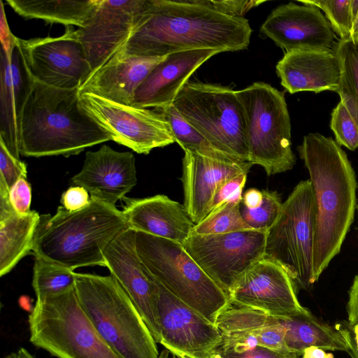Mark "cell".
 <instances>
[{
  "label": "cell",
  "instance_id": "cell-28",
  "mask_svg": "<svg viewBox=\"0 0 358 358\" xmlns=\"http://www.w3.org/2000/svg\"><path fill=\"white\" fill-rule=\"evenodd\" d=\"M40 215L35 210L18 214L8 196H0V276L8 273L32 252L34 234Z\"/></svg>",
  "mask_w": 358,
  "mask_h": 358
},
{
  "label": "cell",
  "instance_id": "cell-36",
  "mask_svg": "<svg viewBox=\"0 0 358 358\" xmlns=\"http://www.w3.org/2000/svg\"><path fill=\"white\" fill-rule=\"evenodd\" d=\"M209 358H291L280 352L222 336Z\"/></svg>",
  "mask_w": 358,
  "mask_h": 358
},
{
  "label": "cell",
  "instance_id": "cell-41",
  "mask_svg": "<svg viewBox=\"0 0 358 358\" xmlns=\"http://www.w3.org/2000/svg\"><path fill=\"white\" fill-rule=\"evenodd\" d=\"M8 199L10 203L18 214L29 212L31 202V187L27 178H22L11 187Z\"/></svg>",
  "mask_w": 358,
  "mask_h": 358
},
{
  "label": "cell",
  "instance_id": "cell-46",
  "mask_svg": "<svg viewBox=\"0 0 358 358\" xmlns=\"http://www.w3.org/2000/svg\"><path fill=\"white\" fill-rule=\"evenodd\" d=\"M352 13L351 39L358 38V0H350Z\"/></svg>",
  "mask_w": 358,
  "mask_h": 358
},
{
  "label": "cell",
  "instance_id": "cell-17",
  "mask_svg": "<svg viewBox=\"0 0 358 358\" xmlns=\"http://www.w3.org/2000/svg\"><path fill=\"white\" fill-rule=\"evenodd\" d=\"M105 266L135 305L154 339L160 343L156 308V284L143 266L136 250L134 231L127 229L103 251Z\"/></svg>",
  "mask_w": 358,
  "mask_h": 358
},
{
  "label": "cell",
  "instance_id": "cell-15",
  "mask_svg": "<svg viewBox=\"0 0 358 358\" xmlns=\"http://www.w3.org/2000/svg\"><path fill=\"white\" fill-rule=\"evenodd\" d=\"M231 306L250 308L273 316L305 313L296 287L285 269L264 257L252 265L232 286L228 294Z\"/></svg>",
  "mask_w": 358,
  "mask_h": 358
},
{
  "label": "cell",
  "instance_id": "cell-38",
  "mask_svg": "<svg viewBox=\"0 0 358 358\" xmlns=\"http://www.w3.org/2000/svg\"><path fill=\"white\" fill-rule=\"evenodd\" d=\"M27 165L15 158L0 140V196L7 197L11 187L20 178H27Z\"/></svg>",
  "mask_w": 358,
  "mask_h": 358
},
{
  "label": "cell",
  "instance_id": "cell-39",
  "mask_svg": "<svg viewBox=\"0 0 358 358\" xmlns=\"http://www.w3.org/2000/svg\"><path fill=\"white\" fill-rule=\"evenodd\" d=\"M198 1L215 11L236 17H243V15L250 9L264 2V1L239 0H198Z\"/></svg>",
  "mask_w": 358,
  "mask_h": 358
},
{
  "label": "cell",
  "instance_id": "cell-2",
  "mask_svg": "<svg viewBox=\"0 0 358 358\" xmlns=\"http://www.w3.org/2000/svg\"><path fill=\"white\" fill-rule=\"evenodd\" d=\"M297 150L308 171L314 195L313 266L316 282L339 253L353 222L357 183L345 152L332 138L309 134Z\"/></svg>",
  "mask_w": 358,
  "mask_h": 358
},
{
  "label": "cell",
  "instance_id": "cell-43",
  "mask_svg": "<svg viewBox=\"0 0 358 358\" xmlns=\"http://www.w3.org/2000/svg\"><path fill=\"white\" fill-rule=\"evenodd\" d=\"M348 324L354 327L358 324V275L354 279L349 292L347 304Z\"/></svg>",
  "mask_w": 358,
  "mask_h": 358
},
{
  "label": "cell",
  "instance_id": "cell-3",
  "mask_svg": "<svg viewBox=\"0 0 358 358\" xmlns=\"http://www.w3.org/2000/svg\"><path fill=\"white\" fill-rule=\"evenodd\" d=\"M111 141L79 105V88L65 90L35 80L20 126V155L41 157L78 155Z\"/></svg>",
  "mask_w": 358,
  "mask_h": 358
},
{
  "label": "cell",
  "instance_id": "cell-19",
  "mask_svg": "<svg viewBox=\"0 0 358 358\" xmlns=\"http://www.w3.org/2000/svg\"><path fill=\"white\" fill-rule=\"evenodd\" d=\"M0 80V140L20 159L21 120L35 79L15 36L8 48H1Z\"/></svg>",
  "mask_w": 358,
  "mask_h": 358
},
{
  "label": "cell",
  "instance_id": "cell-49",
  "mask_svg": "<svg viewBox=\"0 0 358 358\" xmlns=\"http://www.w3.org/2000/svg\"><path fill=\"white\" fill-rule=\"evenodd\" d=\"M184 358H187V357H184Z\"/></svg>",
  "mask_w": 358,
  "mask_h": 358
},
{
  "label": "cell",
  "instance_id": "cell-42",
  "mask_svg": "<svg viewBox=\"0 0 358 358\" xmlns=\"http://www.w3.org/2000/svg\"><path fill=\"white\" fill-rule=\"evenodd\" d=\"M90 201L87 189L80 186H71L61 196L62 206L68 211L73 212L86 207Z\"/></svg>",
  "mask_w": 358,
  "mask_h": 358
},
{
  "label": "cell",
  "instance_id": "cell-18",
  "mask_svg": "<svg viewBox=\"0 0 358 358\" xmlns=\"http://www.w3.org/2000/svg\"><path fill=\"white\" fill-rule=\"evenodd\" d=\"M261 33L286 50H334L338 43L331 27L318 8L293 2L275 8Z\"/></svg>",
  "mask_w": 358,
  "mask_h": 358
},
{
  "label": "cell",
  "instance_id": "cell-24",
  "mask_svg": "<svg viewBox=\"0 0 358 358\" xmlns=\"http://www.w3.org/2000/svg\"><path fill=\"white\" fill-rule=\"evenodd\" d=\"M281 85L289 93H319L338 87L341 68L334 50H292L276 65Z\"/></svg>",
  "mask_w": 358,
  "mask_h": 358
},
{
  "label": "cell",
  "instance_id": "cell-51",
  "mask_svg": "<svg viewBox=\"0 0 358 358\" xmlns=\"http://www.w3.org/2000/svg\"><path fill=\"white\" fill-rule=\"evenodd\" d=\"M175 358H176V357H175Z\"/></svg>",
  "mask_w": 358,
  "mask_h": 358
},
{
  "label": "cell",
  "instance_id": "cell-32",
  "mask_svg": "<svg viewBox=\"0 0 358 358\" xmlns=\"http://www.w3.org/2000/svg\"><path fill=\"white\" fill-rule=\"evenodd\" d=\"M76 272L42 257L34 256L32 287L36 299L61 293L75 284Z\"/></svg>",
  "mask_w": 358,
  "mask_h": 358
},
{
  "label": "cell",
  "instance_id": "cell-40",
  "mask_svg": "<svg viewBox=\"0 0 358 358\" xmlns=\"http://www.w3.org/2000/svg\"><path fill=\"white\" fill-rule=\"evenodd\" d=\"M248 173H240L224 183L216 192L211 204V210L228 200L243 199L242 191Z\"/></svg>",
  "mask_w": 358,
  "mask_h": 358
},
{
  "label": "cell",
  "instance_id": "cell-37",
  "mask_svg": "<svg viewBox=\"0 0 358 358\" xmlns=\"http://www.w3.org/2000/svg\"><path fill=\"white\" fill-rule=\"evenodd\" d=\"M330 127L336 142L350 150L358 148V127L344 104L340 101L331 113Z\"/></svg>",
  "mask_w": 358,
  "mask_h": 358
},
{
  "label": "cell",
  "instance_id": "cell-7",
  "mask_svg": "<svg viewBox=\"0 0 358 358\" xmlns=\"http://www.w3.org/2000/svg\"><path fill=\"white\" fill-rule=\"evenodd\" d=\"M28 322L30 342L57 358H120L83 308L75 285L36 299Z\"/></svg>",
  "mask_w": 358,
  "mask_h": 358
},
{
  "label": "cell",
  "instance_id": "cell-8",
  "mask_svg": "<svg viewBox=\"0 0 358 358\" xmlns=\"http://www.w3.org/2000/svg\"><path fill=\"white\" fill-rule=\"evenodd\" d=\"M245 118L249 162L264 168L268 176L291 170V122L285 92L257 82L236 90Z\"/></svg>",
  "mask_w": 358,
  "mask_h": 358
},
{
  "label": "cell",
  "instance_id": "cell-44",
  "mask_svg": "<svg viewBox=\"0 0 358 358\" xmlns=\"http://www.w3.org/2000/svg\"><path fill=\"white\" fill-rule=\"evenodd\" d=\"M262 197V191L252 188L244 193L241 203L248 208H256L261 204Z\"/></svg>",
  "mask_w": 358,
  "mask_h": 358
},
{
  "label": "cell",
  "instance_id": "cell-27",
  "mask_svg": "<svg viewBox=\"0 0 358 358\" xmlns=\"http://www.w3.org/2000/svg\"><path fill=\"white\" fill-rule=\"evenodd\" d=\"M278 319L285 329L286 348L294 358H299L303 350L310 347L350 353L348 328L332 327L318 320L308 310L296 315L278 317Z\"/></svg>",
  "mask_w": 358,
  "mask_h": 358
},
{
  "label": "cell",
  "instance_id": "cell-16",
  "mask_svg": "<svg viewBox=\"0 0 358 358\" xmlns=\"http://www.w3.org/2000/svg\"><path fill=\"white\" fill-rule=\"evenodd\" d=\"M146 0H99L93 14L77 33L92 73L123 49Z\"/></svg>",
  "mask_w": 358,
  "mask_h": 358
},
{
  "label": "cell",
  "instance_id": "cell-10",
  "mask_svg": "<svg viewBox=\"0 0 358 358\" xmlns=\"http://www.w3.org/2000/svg\"><path fill=\"white\" fill-rule=\"evenodd\" d=\"M315 201L310 180L299 182L267 231L265 257L288 273L296 288L308 290L313 274Z\"/></svg>",
  "mask_w": 358,
  "mask_h": 358
},
{
  "label": "cell",
  "instance_id": "cell-5",
  "mask_svg": "<svg viewBox=\"0 0 358 358\" xmlns=\"http://www.w3.org/2000/svg\"><path fill=\"white\" fill-rule=\"evenodd\" d=\"M80 305L120 358H159L157 343L139 311L111 275L76 273Z\"/></svg>",
  "mask_w": 358,
  "mask_h": 358
},
{
  "label": "cell",
  "instance_id": "cell-4",
  "mask_svg": "<svg viewBox=\"0 0 358 358\" xmlns=\"http://www.w3.org/2000/svg\"><path fill=\"white\" fill-rule=\"evenodd\" d=\"M127 229L122 210L90 196L80 210L71 212L61 206L54 215H41L32 252L72 271L105 266L104 250Z\"/></svg>",
  "mask_w": 358,
  "mask_h": 358
},
{
  "label": "cell",
  "instance_id": "cell-25",
  "mask_svg": "<svg viewBox=\"0 0 358 358\" xmlns=\"http://www.w3.org/2000/svg\"><path fill=\"white\" fill-rule=\"evenodd\" d=\"M164 57H141L120 52L106 64L91 73L79 87L117 103L131 105L134 94Z\"/></svg>",
  "mask_w": 358,
  "mask_h": 358
},
{
  "label": "cell",
  "instance_id": "cell-29",
  "mask_svg": "<svg viewBox=\"0 0 358 358\" xmlns=\"http://www.w3.org/2000/svg\"><path fill=\"white\" fill-rule=\"evenodd\" d=\"M99 0H7L18 15L27 19H41L48 22L84 26L93 14Z\"/></svg>",
  "mask_w": 358,
  "mask_h": 358
},
{
  "label": "cell",
  "instance_id": "cell-30",
  "mask_svg": "<svg viewBox=\"0 0 358 358\" xmlns=\"http://www.w3.org/2000/svg\"><path fill=\"white\" fill-rule=\"evenodd\" d=\"M334 52L341 68L336 92L358 127V38L338 40Z\"/></svg>",
  "mask_w": 358,
  "mask_h": 358
},
{
  "label": "cell",
  "instance_id": "cell-47",
  "mask_svg": "<svg viewBox=\"0 0 358 358\" xmlns=\"http://www.w3.org/2000/svg\"><path fill=\"white\" fill-rule=\"evenodd\" d=\"M302 358H334L332 354L326 353L324 350L317 347H310L303 350Z\"/></svg>",
  "mask_w": 358,
  "mask_h": 358
},
{
  "label": "cell",
  "instance_id": "cell-14",
  "mask_svg": "<svg viewBox=\"0 0 358 358\" xmlns=\"http://www.w3.org/2000/svg\"><path fill=\"white\" fill-rule=\"evenodd\" d=\"M20 43L31 75L43 84L79 88L92 73L77 30L70 26L59 37L20 39Z\"/></svg>",
  "mask_w": 358,
  "mask_h": 358
},
{
  "label": "cell",
  "instance_id": "cell-13",
  "mask_svg": "<svg viewBox=\"0 0 358 358\" xmlns=\"http://www.w3.org/2000/svg\"><path fill=\"white\" fill-rule=\"evenodd\" d=\"M153 279L160 344L177 358H209L222 341L220 329Z\"/></svg>",
  "mask_w": 358,
  "mask_h": 358
},
{
  "label": "cell",
  "instance_id": "cell-33",
  "mask_svg": "<svg viewBox=\"0 0 358 358\" xmlns=\"http://www.w3.org/2000/svg\"><path fill=\"white\" fill-rule=\"evenodd\" d=\"M241 202L228 200L217 206L195 224L192 233L213 235L252 229L242 217L240 210Z\"/></svg>",
  "mask_w": 358,
  "mask_h": 358
},
{
  "label": "cell",
  "instance_id": "cell-50",
  "mask_svg": "<svg viewBox=\"0 0 358 358\" xmlns=\"http://www.w3.org/2000/svg\"><path fill=\"white\" fill-rule=\"evenodd\" d=\"M357 208H358V206H357Z\"/></svg>",
  "mask_w": 358,
  "mask_h": 358
},
{
  "label": "cell",
  "instance_id": "cell-26",
  "mask_svg": "<svg viewBox=\"0 0 358 358\" xmlns=\"http://www.w3.org/2000/svg\"><path fill=\"white\" fill-rule=\"evenodd\" d=\"M215 324L222 336L241 339L294 358L286 348L285 329L278 316L230 306L218 316Z\"/></svg>",
  "mask_w": 358,
  "mask_h": 358
},
{
  "label": "cell",
  "instance_id": "cell-23",
  "mask_svg": "<svg viewBox=\"0 0 358 358\" xmlns=\"http://www.w3.org/2000/svg\"><path fill=\"white\" fill-rule=\"evenodd\" d=\"M122 213L129 229L164 238L182 245L192 234L195 224L184 204L166 195L122 199Z\"/></svg>",
  "mask_w": 358,
  "mask_h": 358
},
{
  "label": "cell",
  "instance_id": "cell-21",
  "mask_svg": "<svg viewBox=\"0 0 358 358\" xmlns=\"http://www.w3.org/2000/svg\"><path fill=\"white\" fill-rule=\"evenodd\" d=\"M249 162H229L185 152L182 182L184 206L193 222H200L211 211L219 188L234 176L248 173Z\"/></svg>",
  "mask_w": 358,
  "mask_h": 358
},
{
  "label": "cell",
  "instance_id": "cell-31",
  "mask_svg": "<svg viewBox=\"0 0 358 358\" xmlns=\"http://www.w3.org/2000/svg\"><path fill=\"white\" fill-rule=\"evenodd\" d=\"M159 110L169 123L175 142L178 143L185 152H192L224 161L244 162L215 148L184 119L173 105Z\"/></svg>",
  "mask_w": 358,
  "mask_h": 358
},
{
  "label": "cell",
  "instance_id": "cell-6",
  "mask_svg": "<svg viewBox=\"0 0 358 358\" xmlns=\"http://www.w3.org/2000/svg\"><path fill=\"white\" fill-rule=\"evenodd\" d=\"M138 256L144 268L173 296L213 323L231 304L220 288L187 253L169 239L134 231Z\"/></svg>",
  "mask_w": 358,
  "mask_h": 358
},
{
  "label": "cell",
  "instance_id": "cell-20",
  "mask_svg": "<svg viewBox=\"0 0 358 358\" xmlns=\"http://www.w3.org/2000/svg\"><path fill=\"white\" fill-rule=\"evenodd\" d=\"M135 157L131 152H118L103 145L88 151L81 170L70 184L87 190L90 196L115 206L136 185Z\"/></svg>",
  "mask_w": 358,
  "mask_h": 358
},
{
  "label": "cell",
  "instance_id": "cell-22",
  "mask_svg": "<svg viewBox=\"0 0 358 358\" xmlns=\"http://www.w3.org/2000/svg\"><path fill=\"white\" fill-rule=\"evenodd\" d=\"M220 52L212 49L192 50L166 55L139 85L131 106L158 110L172 106L191 75Z\"/></svg>",
  "mask_w": 358,
  "mask_h": 358
},
{
  "label": "cell",
  "instance_id": "cell-48",
  "mask_svg": "<svg viewBox=\"0 0 358 358\" xmlns=\"http://www.w3.org/2000/svg\"><path fill=\"white\" fill-rule=\"evenodd\" d=\"M4 358H35L27 349L20 348L17 352H13Z\"/></svg>",
  "mask_w": 358,
  "mask_h": 358
},
{
  "label": "cell",
  "instance_id": "cell-12",
  "mask_svg": "<svg viewBox=\"0 0 358 358\" xmlns=\"http://www.w3.org/2000/svg\"><path fill=\"white\" fill-rule=\"evenodd\" d=\"M267 231L248 229L222 234H192L182 245L227 294L236 282L265 257Z\"/></svg>",
  "mask_w": 358,
  "mask_h": 358
},
{
  "label": "cell",
  "instance_id": "cell-45",
  "mask_svg": "<svg viewBox=\"0 0 358 358\" xmlns=\"http://www.w3.org/2000/svg\"><path fill=\"white\" fill-rule=\"evenodd\" d=\"M350 331V353L352 358H358V324L351 327L348 324Z\"/></svg>",
  "mask_w": 358,
  "mask_h": 358
},
{
  "label": "cell",
  "instance_id": "cell-9",
  "mask_svg": "<svg viewBox=\"0 0 358 358\" xmlns=\"http://www.w3.org/2000/svg\"><path fill=\"white\" fill-rule=\"evenodd\" d=\"M184 119L220 151L249 162L243 107L236 90L188 81L173 104Z\"/></svg>",
  "mask_w": 358,
  "mask_h": 358
},
{
  "label": "cell",
  "instance_id": "cell-1",
  "mask_svg": "<svg viewBox=\"0 0 358 358\" xmlns=\"http://www.w3.org/2000/svg\"><path fill=\"white\" fill-rule=\"evenodd\" d=\"M252 29L245 17L227 15L198 0H146L122 52L164 57L192 50H242Z\"/></svg>",
  "mask_w": 358,
  "mask_h": 358
},
{
  "label": "cell",
  "instance_id": "cell-35",
  "mask_svg": "<svg viewBox=\"0 0 358 358\" xmlns=\"http://www.w3.org/2000/svg\"><path fill=\"white\" fill-rule=\"evenodd\" d=\"M299 1L303 4L322 9L332 30L339 36V40L350 38L352 24L350 0H301Z\"/></svg>",
  "mask_w": 358,
  "mask_h": 358
},
{
  "label": "cell",
  "instance_id": "cell-34",
  "mask_svg": "<svg viewBox=\"0 0 358 358\" xmlns=\"http://www.w3.org/2000/svg\"><path fill=\"white\" fill-rule=\"evenodd\" d=\"M262 201L256 208L241 204L240 210L246 223L255 230L267 231L276 221L282 206L277 192L263 190Z\"/></svg>",
  "mask_w": 358,
  "mask_h": 358
},
{
  "label": "cell",
  "instance_id": "cell-11",
  "mask_svg": "<svg viewBox=\"0 0 358 358\" xmlns=\"http://www.w3.org/2000/svg\"><path fill=\"white\" fill-rule=\"evenodd\" d=\"M82 110L113 141L138 154L175 142L170 126L161 113L125 105L90 92L79 93Z\"/></svg>",
  "mask_w": 358,
  "mask_h": 358
}]
</instances>
